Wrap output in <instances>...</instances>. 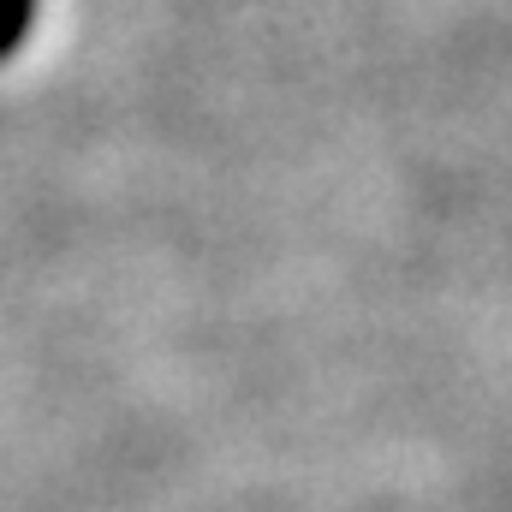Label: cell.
<instances>
[{
    "label": "cell",
    "mask_w": 512,
    "mask_h": 512,
    "mask_svg": "<svg viewBox=\"0 0 512 512\" xmlns=\"http://www.w3.org/2000/svg\"><path fill=\"white\" fill-rule=\"evenodd\" d=\"M30 18H36V0H0V60L24 42Z\"/></svg>",
    "instance_id": "6da1fadb"
}]
</instances>
